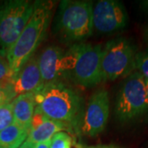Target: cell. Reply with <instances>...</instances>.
I'll return each mask as SVG.
<instances>
[{"mask_svg":"<svg viewBox=\"0 0 148 148\" xmlns=\"http://www.w3.org/2000/svg\"><path fill=\"white\" fill-rule=\"evenodd\" d=\"M36 106L50 119L77 126L83 115V100L73 88L58 81L34 92Z\"/></svg>","mask_w":148,"mask_h":148,"instance_id":"6da1fadb","label":"cell"},{"mask_svg":"<svg viewBox=\"0 0 148 148\" xmlns=\"http://www.w3.org/2000/svg\"><path fill=\"white\" fill-rule=\"evenodd\" d=\"M52 6V3L49 1L35 2L32 17L18 39L7 50L5 58L14 75L35 54L42 42L51 18Z\"/></svg>","mask_w":148,"mask_h":148,"instance_id":"7a4b0ae2","label":"cell"},{"mask_svg":"<svg viewBox=\"0 0 148 148\" xmlns=\"http://www.w3.org/2000/svg\"><path fill=\"white\" fill-rule=\"evenodd\" d=\"M101 45L76 44L64 53L63 75L84 87H93L101 79Z\"/></svg>","mask_w":148,"mask_h":148,"instance_id":"3957f363","label":"cell"},{"mask_svg":"<svg viewBox=\"0 0 148 148\" xmlns=\"http://www.w3.org/2000/svg\"><path fill=\"white\" fill-rule=\"evenodd\" d=\"M92 10L90 1L61 2L57 16V30L71 41H82L92 35Z\"/></svg>","mask_w":148,"mask_h":148,"instance_id":"277c9868","label":"cell"},{"mask_svg":"<svg viewBox=\"0 0 148 148\" xmlns=\"http://www.w3.org/2000/svg\"><path fill=\"white\" fill-rule=\"evenodd\" d=\"M146 113H148V99L145 78L136 71L128 75L119 90L115 114L121 123H128Z\"/></svg>","mask_w":148,"mask_h":148,"instance_id":"5b68a950","label":"cell"},{"mask_svg":"<svg viewBox=\"0 0 148 148\" xmlns=\"http://www.w3.org/2000/svg\"><path fill=\"white\" fill-rule=\"evenodd\" d=\"M35 2L8 0L0 3V50L5 57L32 17Z\"/></svg>","mask_w":148,"mask_h":148,"instance_id":"8992f818","label":"cell"},{"mask_svg":"<svg viewBox=\"0 0 148 148\" xmlns=\"http://www.w3.org/2000/svg\"><path fill=\"white\" fill-rule=\"evenodd\" d=\"M136 51L125 38H117L106 43L101 53L102 82L114 81L127 76L136 69Z\"/></svg>","mask_w":148,"mask_h":148,"instance_id":"52a82bcc","label":"cell"},{"mask_svg":"<svg viewBox=\"0 0 148 148\" xmlns=\"http://www.w3.org/2000/svg\"><path fill=\"white\" fill-rule=\"evenodd\" d=\"M110 114L109 93L105 88L95 90L90 96L85 110L81 130L82 133L90 138L96 137L106 127Z\"/></svg>","mask_w":148,"mask_h":148,"instance_id":"ba28073f","label":"cell"},{"mask_svg":"<svg viewBox=\"0 0 148 148\" xmlns=\"http://www.w3.org/2000/svg\"><path fill=\"white\" fill-rule=\"evenodd\" d=\"M127 12L116 0L98 1L92 10L93 30L100 33H112L126 27Z\"/></svg>","mask_w":148,"mask_h":148,"instance_id":"9c48e42d","label":"cell"},{"mask_svg":"<svg viewBox=\"0 0 148 148\" xmlns=\"http://www.w3.org/2000/svg\"><path fill=\"white\" fill-rule=\"evenodd\" d=\"M15 95L36 92L44 86L38 64V56L34 54L27 60L12 80Z\"/></svg>","mask_w":148,"mask_h":148,"instance_id":"30bf717a","label":"cell"},{"mask_svg":"<svg viewBox=\"0 0 148 148\" xmlns=\"http://www.w3.org/2000/svg\"><path fill=\"white\" fill-rule=\"evenodd\" d=\"M64 51L56 45L46 47L38 56V64L44 85L58 82L63 75Z\"/></svg>","mask_w":148,"mask_h":148,"instance_id":"8fae6325","label":"cell"},{"mask_svg":"<svg viewBox=\"0 0 148 148\" xmlns=\"http://www.w3.org/2000/svg\"><path fill=\"white\" fill-rule=\"evenodd\" d=\"M14 122L30 130L36 102L33 92H28L16 96L12 101Z\"/></svg>","mask_w":148,"mask_h":148,"instance_id":"7c38bea8","label":"cell"},{"mask_svg":"<svg viewBox=\"0 0 148 148\" xmlns=\"http://www.w3.org/2000/svg\"><path fill=\"white\" fill-rule=\"evenodd\" d=\"M66 127H68V126L63 123L47 119L40 126L29 130L28 137L26 141L33 144L48 142L54 134L63 131Z\"/></svg>","mask_w":148,"mask_h":148,"instance_id":"4fadbf2b","label":"cell"},{"mask_svg":"<svg viewBox=\"0 0 148 148\" xmlns=\"http://www.w3.org/2000/svg\"><path fill=\"white\" fill-rule=\"evenodd\" d=\"M29 130L14 122L0 131V147L19 148L28 137Z\"/></svg>","mask_w":148,"mask_h":148,"instance_id":"5bb4252c","label":"cell"},{"mask_svg":"<svg viewBox=\"0 0 148 148\" xmlns=\"http://www.w3.org/2000/svg\"><path fill=\"white\" fill-rule=\"evenodd\" d=\"M16 98L12 82L10 81H0V106L11 103Z\"/></svg>","mask_w":148,"mask_h":148,"instance_id":"9a60e30c","label":"cell"},{"mask_svg":"<svg viewBox=\"0 0 148 148\" xmlns=\"http://www.w3.org/2000/svg\"><path fill=\"white\" fill-rule=\"evenodd\" d=\"M72 138L69 133L61 131L54 134L49 140V148H71Z\"/></svg>","mask_w":148,"mask_h":148,"instance_id":"2e32d148","label":"cell"},{"mask_svg":"<svg viewBox=\"0 0 148 148\" xmlns=\"http://www.w3.org/2000/svg\"><path fill=\"white\" fill-rule=\"evenodd\" d=\"M14 123L12 104L7 103L0 106V131Z\"/></svg>","mask_w":148,"mask_h":148,"instance_id":"e0dca14e","label":"cell"},{"mask_svg":"<svg viewBox=\"0 0 148 148\" xmlns=\"http://www.w3.org/2000/svg\"><path fill=\"white\" fill-rule=\"evenodd\" d=\"M136 69L145 79L148 80V52L137 53Z\"/></svg>","mask_w":148,"mask_h":148,"instance_id":"ac0fdd59","label":"cell"},{"mask_svg":"<svg viewBox=\"0 0 148 148\" xmlns=\"http://www.w3.org/2000/svg\"><path fill=\"white\" fill-rule=\"evenodd\" d=\"M14 76L6 58L0 54V81H10Z\"/></svg>","mask_w":148,"mask_h":148,"instance_id":"d6986e66","label":"cell"},{"mask_svg":"<svg viewBox=\"0 0 148 148\" xmlns=\"http://www.w3.org/2000/svg\"><path fill=\"white\" fill-rule=\"evenodd\" d=\"M47 119H49L48 117L45 115V114L43 113L42 111L40 110V109L36 106L35 111H34V114L32 117V123H31V129H34L38 126H40L41 123H43Z\"/></svg>","mask_w":148,"mask_h":148,"instance_id":"ffe728a7","label":"cell"},{"mask_svg":"<svg viewBox=\"0 0 148 148\" xmlns=\"http://www.w3.org/2000/svg\"><path fill=\"white\" fill-rule=\"evenodd\" d=\"M35 148H49V141L42 143L35 144Z\"/></svg>","mask_w":148,"mask_h":148,"instance_id":"44dd1931","label":"cell"},{"mask_svg":"<svg viewBox=\"0 0 148 148\" xmlns=\"http://www.w3.org/2000/svg\"><path fill=\"white\" fill-rule=\"evenodd\" d=\"M19 148H35V144L26 141Z\"/></svg>","mask_w":148,"mask_h":148,"instance_id":"7402d4cb","label":"cell"},{"mask_svg":"<svg viewBox=\"0 0 148 148\" xmlns=\"http://www.w3.org/2000/svg\"><path fill=\"white\" fill-rule=\"evenodd\" d=\"M88 148H120L114 145H101V146H95V147H90Z\"/></svg>","mask_w":148,"mask_h":148,"instance_id":"603a6c76","label":"cell"},{"mask_svg":"<svg viewBox=\"0 0 148 148\" xmlns=\"http://www.w3.org/2000/svg\"><path fill=\"white\" fill-rule=\"evenodd\" d=\"M145 83H146V88H147V99H148V80L145 79Z\"/></svg>","mask_w":148,"mask_h":148,"instance_id":"cb8c5ba5","label":"cell"},{"mask_svg":"<svg viewBox=\"0 0 148 148\" xmlns=\"http://www.w3.org/2000/svg\"><path fill=\"white\" fill-rule=\"evenodd\" d=\"M144 5L147 7V8L148 9V1H147V2H144Z\"/></svg>","mask_w":148,"mask_h":148,"instance_id":"d4e9b609","label":"cell"},{"mask_svg":"<svg viewBox=\"0 0 148 148\" xmlns=\"http://www.w3.org/2000/svg\"><path fill=\"white\" fill-rule=\"evenodd\" d=\"M146 37H147V39L148 40V29L147 30V32H146Z\"/></svg>","mask_w":148,"mask_h":148,"instance_id":"484cf974","label":"cell"},{"mask_svg":"<svg viewBox=\"0 0 148 148\" xmlns=\"http://www.w3.org/2000/svg\"><path fill=\"white\" fill-rule=\"evenodd\" d=\"M0 148H1V147H0Z\"/></svg>","mask_w":148,"mask_h":148,"instance_id":"4316f807","label":"cell"}]
</instances>
